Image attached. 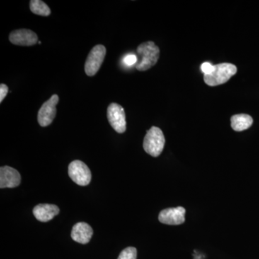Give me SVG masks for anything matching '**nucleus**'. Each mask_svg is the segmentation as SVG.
Wrapping results in <instances>:
<instances>
[{
    "label": "nucleus",
    "mask_w": 259,
    "mask_h": 259,
    "mask_svg": "<svg viewBox=\"0 0 259 259\" xmlns=\"http://www.w3.org/2000/svg\"><path fill=\"white\" fill-rule=\"evenodd\" d=\"M137 53L141 56V60L136 65V69L144 71L151 69L159 59V48L152 41L143 42L139 46Z\"/></svg>",
    "instance_id": "1"
},
{
    "label": "nucleus",
    "mask_w": 259,
    "mask_h": 259,
    "mask_svg": "<svg viewBox=\"0 0 259 259\" xmlns=\"http://www.w3.org/2000/svg\"><path fill=\"white\" fill-rule=\"evenodd\" d=\"M106 55V49L103 45H97L89 54L84 65L85 73L93 76L98 72Z\"/></svg>",
    "instance_id": "4"
},
{
    "label": "nucleus",
    "mask_w": 259,
    "mask_h": 259,
    "mask_svg": "<svg viewBox=\"0 0 259 259\" xmlns=\"http://www.w3.org/2000/svg\"><path fill=\"white\" fill-rule=\"evenodd\" d=\"M59 213V208L54 204H40L33 209V214L37 221L49 222Z\"/></svg>",
    "instance_id": "12"
},
{
    "label": "nucleus",
    "mask_w": 259,
    "mask_h": 259,
    "mask_svg": "<svg viewBox=\"0 0 259 259\" xmlns=\"http://www.w3.org/2000/svg\"><path fill=\"white\" fill-rule=\"evenodd\" d=\"M10 41L20 47H31L38 41L37 34L28 29H20L10 34Z\"/></svg>",
    "instance_id": "8"
},
{
    "label": "nucleus",
    "mask_w": 259,
    "mask_h": 259,
    "mask_svg": "<svg viewBox=\"0 0 259 259\" xmlns=\"http://www.w3.org/2000/svg\"><path fill=\"white\" fill-rule=\"evenodd\" d=\"M30 9L34 14L47 17L51 15V9L45 3L40 0H32L30 3Z\"/></svg>",
    "instance_id": "14"
},
{
    "label": "nucleus",
    "mask_w": 259,
    "mask_h": 259,
    "mask_svg": "<svg viewBox=\"0 0 259 259\" xmlns=\"http://www.w3.org/2000/svg\"><path fill=\"white\" fill-rule=\"evenodd\" d=\"M68 170L70 178L78 185L87 186L91 182V171L83 162L79 160L71 162Z\"/></svg>",
    "instance_id": "5"
},
{
    "label": "nucleus",
    "mask_w": 259,
    "mask_h": 259,
    "mask_svg": "<svg viewBox=\"0 0 259 259\" xmlns=\"http://www.w3.org/2000/svg\"><path fill=\"white\" fill-rule=\"evenodd\" d=\"M59 98L57 95L52 97L42 104L37 114V121L42 127H47L52 123L56 115V105L59 103Z\"/></svg>",
    "instance_id": "7"
},
{
    "label": "nucleus",
    "mask_w": 259,
    "mask_h": 259,
    "mask_svg": "<svg viewBox=\"0 0 259 259\" xmlns=\"http://www.w3.org/2000/svg\"><path fill=\"white\" fill-rule=\"evenodd\" d=\"M236 73V66L230 63L214 65V69L212 72L204 75V81L209 86H218L229 81Z\"/></svg>",
    "instance_id": "2"
},
{
    "label": "nucleus",
    "mask_w": 259,
    "mask_h": 259,
    "mask_svg": "<svg viewBox=\"0 0 259 259\" xmlns=\"http://www.w3.org/2000/svg\"><path fill=\"white\" fill-rule=\"evenodd\" d=\"M107 119L112 128L118 134L126 131L125 113L123 107L117 103H111L107 108Z\"/></svg>",
    "instance_id": "6"
},
{
    "label": "nucleus",
    "mask_w": 259,
    "mask_h": 259,
    "mask_svg": "<svg viewBox=\"0 0 259 259\" xmlns=\"http://www.w3.org/2000/svg\"><path fill=\"white\" fill-rule=\"evenodd\" d=\"M93 235L92 227L86 223H78L72 228L71 236L74 241L81 244H87Z\"/></svg>",
    "instance_id": "11"
},
{
    "label": "nucleus",
    "mask_w": 259,
    "mask_h": 259,
    "mask_svg": "<svg viewBox=\"0 0 259 259\" xmlns=\"http://www.w3.org/2000/svg\"><path fill=\"white\" fill-rule=\"evenodd\" d=\"M123 62L127 66H133V65L138 63L137 56L134 55V54H128V55L125 56L124 57Z\"/></svg>",
    "instance_id": "16"
},
{
    "label": "nucleus",
    "mask_w": 259,
    "mask_h": 259,
    "mask_svg": "<svg viewBox=\"0 0 259 259\" xmlns=\"http://www.w3.org/2000/svg\"><path fill=\"white\" fill-rule=\"evenodd\" d=\"M165 146V138L159 127L153 126L148 130L144 138V148L148 154L153 157L161 155Z\"/></svg>",
    "instance_id": "3"
},
{
    "label": "nucleus",
    "mask_w": 259,
    "mask_h": 259,
    "mask_svg": "<svg viewBox=\"0 0 259 259\" xmlns=\"http://www.w3.org/2000/svg\"><path fill=\"white\" fill-rule=\"evenodd\" d=\"M8 91H9L8 87L5 83H1V85H0V102L1 103L8 95Z\"/></svg>",
    "instance_id": "18"
},
{
    "label": "nucleus",
    "mask_w": 259,
    "mask_h": 259,
    "mask_svg": "<svg viewBox=\"0 0 259 259\" xmlns=\"http://www.w3.org/2000/svg\"><path fill=\"white\" fill-rule=\"evenodd\" d=\"M20 173L15 168L8 166L0 168V188H15L20 185Z\"/></svg>",
    "instance_id": "10"
},
{
    "label": "nucleus",
    "mask_w": 259,
    "mask_h": 259,
    "mask_svg": "<svg viewBox=\"0 0 259 259\" xmlns=\"http://www.w3.org/2000/svg\"><path fill=\"white\" fill-rule=\"evenodd\" d=\"M137 258V250L134 247H128L121 252L117 259H136Z\"/></svg>",
    "instance_id": "15"
},
{
    "label": "nucleus",
    "mask_w": 259,
    "mask_h": 259,
    "mask_svg": "<svg viewBox=\"0 0 259 259\" xmlns=\"http://www.w3.org/2000/svg\"><path fill=\"white\" fill-rule=\"evenodd\" d=\"M231 120L232 128L238 132L249 128L253 122L251 116L247 114H238L232 116Z\"/></svg>",
    "instance_id": "13"
},
{
    "label": "nucleus",
    "mask_w": 259,
    "mask_h": 259,
    "mask_svg": "<svg viewBox=\"0 0 259 259\" xmlns=\"http://www.w3.org/2000/svg\"><path fill=\"white\" fill-rule=\"evenodd\" d=\"M214 69V65H212L209 62H204L201 65V70L204 75L210 74Z\"/></svg>",
    "instance_id": "17"
},
{
    "label": "nucleus",
    "mask_w": 259,
    "mask_h": 259,
    "mask_svg": "<svg viewBox=\"0 0 259 259\" xmlns=\"http://www.w3.org/2000/svg\"><path fill=\"white\" fill-rule=\"evenodd\" d=\"M186 210L184 207L163 209L158 215V220L163 224L177 226L183 224L185 221Z\"/></svg>",
    "instance_id": "9"
}]
</instances>
